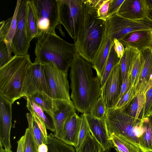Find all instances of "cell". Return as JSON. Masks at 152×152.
<instances>
[{
    "label": "cell",
    "mask_w": 152,
    "mask_h": 152,
    "mask_svg": "<svg viewBox=\"0 0 152 152\" xmlns=\"http://www.w3.org/2000/svg\"><path fill=\"white\" fill-rule=\"evenodd\" d=\"M24 135L23 152H38V147L28 128L26 129Z\"/></svg>",
    "instance_id": "35"
},
{
    "label": "cell",
    "mask_w": 152,
    "mask_h": 152,
    "mask_svg": "<svg viewBox=\"0 0 152 152\" xmlns=\"http://www.w3.org/2000/svg\"><path fill=\"white\" fill-rule=\"evenodd\" d=\"M25 24L27 37L30 42L39 34L34 14L29 0L27 2Z\"/></svg>",
    "instance_id": "25"
},
{
    "label": "cell",
    "mask_w": 152,
    "mask_h": 152,
    "mask_svg": "<svg viewBox=\"0 0 152 152\" xmlns=\"http://www.w3.org/2000/svg\"><path fill=\"white\" fill-rule=\"evenodd\" d=\"M150 49H151V51H152V46H151V48Z\"/></svg>",
    "instance_id": "52"
},
{
    "label": "cell",
    "mask_w": 152,
    "mask_h": 152,
    "mask_svg": "<svg viewBox=\"0 0 152 152\" xmlns=\"http://www.w3.org/2000/svg\"><path fill=\"white\" fill-rule=\"evenodd\" d=\"M84 114L90 133L101 146L102 152H108L114 147L107 129L106 118H96L89 112Z\"/></svg>",
    "instance_id": "14"
},
{
    "label": "cell",
    "mask_w": 152,
    "mask_h": 152,
    "mask_svg": "<svg viewBox=\"0 0 152 152\" xmlns=\"http://www.w3.org/2000/svg\"><path fill=\"white\" fill-rule=\"evenodd\" d=\"M28 124V128L30 129L37 147L42 143L46 144L47 140L45 138L38 124L32 114L28 113L26 114Z\"/></svg>",
    "instance_id": "30"
},
{
    "label": "cell",
    "mask_w": 152,
    "mask_h": 152,
    "mask_svg": "<svg viewBox=\"0 0 152 152\" xmlns=\"http://www.w3.org/2000/svg\"><path fill=\"white\" fill-rule=\"evenodd\" d=\"M0 152H12L11 149H4L3 146L0 143Z\"/></svg>",
    "instance_id": "49"
},
{
    "label": "cell",
    "mask_w": 152,
    "mask_h": 152,
    "mask_svg": "<svg viewBox=\"0 0 152 152\" xmlns=\"http://www.w3.org/2000/svg\"><path fill=\"white\" fill-rule=\"evenodd\" d=\"M110 35L106 28L102 41L93 63V69L96 70L97 76L101 81L105 64L112 43Z\"/></svg>",
    "instance_id": "20"
},
{
    "label": "cell",
    "mask_w": 152,
    "mask_h": 152,
    "mask_svg": "<svg viewBox=\"0 0 152 152\" xmlns=\"http://www.w3.org/2000/svg\"><path fill=\"white\" fill-rule=\"evenodd\" d=\"M108 152H110L109 151Z\"/></svg>",
    "instance_id": "54"
},
{
    "label": "cell",
    "mask_w": 152,
    "mask_h": 152,
    "mask_svg": "<svg viewBox=\"0 0 152 152\" xmlns=\"http://www.w3.org/2000/svg\"><path fill=\"white\" fill-rule=\"evenodd\" d=\"M145 96V103L140 117L141 120L148 117L152 106V86L146 92Z\"/></svg>",
    "instance_id": "38"
},
{
    "label": "cell",
    "mask_w": 152,
    "mask_h": 152,
    "mask_svg": "<svg viewBox=\"0 0 152 152\" xmlns=\"http://www.w3.org/2000/svg\"><path fill=\"white\" fill-rule=\"evenodd\" d=\"M107 109L104 102L101 96L92 106L89 113L94 117L103 119L105 118Z\"/></svg>",
    "instance_id": "34"
},
{
    "label": "cell",
    "mask_w": 152,
    "mask_h": 152,
    "mask_svg": "<svg viewBox=\"0 0 152 152\" xmlns=\"http://www.w3.org/2000/svg\"><path fill=\"white\" fill-rule=\"evenodd\" d=\"M97 10L88 0L82 5L77 36L74 42L78 53L93 64L106 29V19L98 15Z\"/></svg>",
    "instance_id": "2"
},
{
    "label": "cell",
    "mask_w": 152,
    "mask_h": 152,
    "mask_svg": "<svg viewBox=\"0 0 152 152\" xmlns=\"http://www.w3.org/2000/svg\"><path fill=\"white\" fill-rule=\"evenodd\" d=\"M140 53L136 48L129 47L125 48L118 63L120 67L122 83L130 75L134 64Z\"/></svg>",
    "instance_id": "22"
},
{
    "label": "cell",
    "mask_w": 152,
    "mask_h": 152,
    "mask_svg": "<svg viewBox=\"0 0 152 152\" xmlns=\"http://www.w3.org/2000/svg\"><path fill=\"white\" fill-rule=\"evenodd\" d=\"M32 64L29 55H15L9 62L0 68V94L12 104L23 97L25 79Z\"/></svg>",
    "instance_id": "4"
},
{
    "label": "cell",
    "mask_w": 152,
    "mask_h": 152,
    "mask_svg": "<svg viewBox=\"0 0 152 152\" xmlns=\"http://www.w3.org/2000/svg\"><path fill=\"white\" fill-rule=\"evenodd\" d=\"M145 94L138 93L128 105L121 109L128 115L140 119L141 114L145 103Z\"/></svg>",
    "instance_id": "24"
},
{
    "label": "cell",
    "mask_w": 152,
    "mask_h": 152,
    "mask_svg": "<svg viewBox=\"0 0 152 152\" xmlns=\"http://www.w3.org/2000/svg\"><path fill=\"white\" fill-rule=\"evenodd\" d=\"M120 59L115 51L113 42L110 48L101 81V87L104 85L114 67L119 63Z\"/></svg>",
    "instance_id": "31"
},
{
    "label": "cell",
    "mask_w": 152,
    "mask_h": 152,
    "mask_svg": "<svg viewBox=\"0 0 152 152\" xmlns=\"http://www.w3.org/2000/svg\"><path fill=\"white\" fill-rule=\"evenodd\" d=\"M81 124V118L76 113L70 117L66 121L61 140L75 147L77 146Z\"/></svg>",
    "instance_id": "21"
},
{
    "label": "cell",
    "mask_w": 152,
    "mask_h": 152,
    "mask_svg": "<svg viewBox=\"0 0 152 152\" xmlns=\"http://www.w3.org/2000/svg\"><path fill=\"white\" fill-rule=\"evenodd\" d=\"M81 124L77 145L75 147L76 152H78L80 147L84 142L88 131L89 130L86 119L84 113L80 116Z\"/></svg>",
    "instance_id": "36"
},
{
    "label": "cell",
    "mask_w": 152,
    "mask_h": 152,
    "mask_svg": "<svg viewBox=\"0 0 152 152\" xmlns=\"http://www.w3.org/2000/svg\"><path fill=\"white\" fill-rule=\"evenodd\" d=\"M30 113L32 114L33 116L37 123L39 126L45 137L47 140L48 134L46 131V128L44 122L34 112H31Z\"/></svg>",
    "instance_id": "43"
},
{
    "label": "cell",
    "mask_w": 152,
    "mask_h": 152,
    "mask_svg": "<svg viewBox=\"0 0 152 152\" xmlns=\"http://www.w3.org/2000/svg\"><path fill=\"white\" fill-rule=\"evenodd\" d=\"M90 133L89 130L78 152H102L101 146Z\"/></svg>",
    "instance_id": "32"
},
{
    "label": "cell",
    "mask_w": 152,
    "mask_h": 152,
    "mask_svg": "<svg viewBox=\"0 0 152 152\" xmlns=\"http://www.w3.org/2000/svg\"><path fill=\"white\" fill-rule=\"evenodd\" d=\"M131 86V79L130 75L128 76L122 82L118 100L129 90Z\"/></svg>",
    "instance_id": "42"
},
{
    "label": "cell",
    "mask_w": 152,
    "mask_h": 152,
    "mask_svg": "<svg viewBox=\"0 0 152 152\" xmlns=\"http://www.w3.org/2000/svg\"><path fill=\"white\" fill-rule=\"evenodd\" d=\"M147 10L146 17L152 21V0H145Z\"/></svg>",
    "instance_id": "45"
},
{
    "label": "cell",
    "mask_w": 152,
    "mask_h": 152,
    "mask_svg": "<svg viewBox=\"0 0 152 152\" xmlns=\"http://www.w3.org/2000/svg\"><path fill=\"white\" fill-rule=\"evenodd\" d=\"M122 83L120 67L118 63L114 67L101 88V96L107 109L115 108Z\"/></svg>",
    "instance_id": "12"
},
{
    "label": "cell",
    "mask_w": 152,
    "mask_h": 152,
    "mask_svg": "<svg viewBox=\"0 0 152 152\" xmlns=\"http://www.w3.org/2000/svg\"><path fill=\"white\" fill-rule=\"evenodd\" d=\"M124 0H111L108 12V17L117 14Z\"/></svg>",
    "instance_id": "40"
},
{
    "label": "cell",
    "mask_w": 152,
    "mask_h": 152,
    "mask_svg": "<svg viewBox=\"0 0 152 152\" xmlns=\"http://www.w3.org/2000/svg\"><path fill=\"white\" fill-rule=\"evenodd\" d=\"M106 28L111 41L119 40L127 34L134 31L152 29V21L147 17L139 20L123 18L117 14L106 19Z\"/></svg>",
    "instance_id": "7"
},
{
    "label": "cell",
    "mask_w": 152,
    "mask_h": 152,
    "mask_svg": "<svg viewBox=\"0 0 152 152\" xmlns=\"http://www.w3.org/2000/svg\"><path fill=\"white\" fill-rule=\"evenodd\" d=\"M114 48L118 57L121 58L124 53L125 47L117 39H114Z\"/></svg>",
    "instance_id": "44"
},
{
    "label": "cell",
    "mask_w": 152,
    "mask_h": 152,
    "mask_svg": "<svg viewBox=\"0 0 152 152\" xmlns=\"http://www.w3.org/2000/svg\"><path fill=\"white\" fill-rule=\"evenodd\" d=\"M38 92H43L51 97L43 64L34 62L26 74L22 90L23 97L30 96Z\"/></svg>",
    "instance_id": "9"
},
{
    "label": "cell",
    "mask_w": 152,
    "mask_h": 152,
    "mask_svg": "<svg viewBox=\"0 0 152 152\" xmlns=\"http://www.w3.org/2000/svg\"><path fill=\"white\" fill-rule=\"evenodd\" d=\"M111 0H105L101 7L97 10L98 16L106 19L108 17V12L109 4Z\"/></svg>",
    "instance_id": "41"
},
{
    "label": "cell",
    "mask_w": 152,
    "mask_h": 152,
    "mask_svg": "<svg viewBox=\"0 0 152 152\" xmlns=\"http://www.w3.org/2000/svg\"><path fill=\"white\" fill-rule=\"evenodd\" d=\"M93 64L78 54L70 66V98L76 110L89 113L101 95V83L94 75Z\"/></svg>",
    "instance_id": "1"
},
{
    "label": "cell",
    "mask_w": 152,
    "mask_h": 152,
    "mask_svg": "<svg viewBox=\"0 0 152 152\" xmlns=\"http://www.w3.org/2000/svg\"><path fill=\"white\" fill-rule=\"evenodd\" d=\"M152 114V106L151 107V110H150V113H149L148 116L150 115L151 114Z\"/></svg>",
    "instance_id": "51"
},
{
    "label": "cell",
    "mask_w": 152,
    "mask_h": 152,
    "mask_svg": "<svg viewBox=\"0 0 152 152\" xmlns=\"http://www.w3.org/2000/svg\"><path fill=\"white\" fill-rule=\"evenodd\" d=\"M21 0L17 1L12 17L0 23V41H3L7 47L10 57L12 58L11 45L17 24V16Z\"/></svg>",
    "instance_id": "19"
},
{
    "label": "cell",
    "mask_w": 152,
    "mask_h": 152,
    "mask_svg": "<svg viewBox=\"0 0 152 152\" xmlns=\"http://www.w3.org/2000/svg\"><path fill=\"white\" fill-rule=\"evenodd\" d=\"M46 144L48 152H76L73 146L56 138L52 133L48 134Z\"/></svg>",
    "instance_id": "28"
},
{
    "label": "cell",
    "mask_w": 152,
    "mask_h": 152,
    "mask_svg": "<svg viewBox=\"0 0 152 152\" xmlns=\"http://www.w3.org/2000/svg\"><path fill=\"white\" fill-rule=\"evenodd\" d=\"M9 55L6 44L3 41H0V68L9 62L12 59Z\"/></svg>",
    "instance_id": "39"
},
{
    "label": "cell",
    "mask_w": 152,
    "mask_h": 152,
    "mask_svg": "<svg viewBox=\"0 0 152 152\" xmlns=\"http://www.w3.org/2000/svg\"><path fill=\"white\" fill-rule=\"evenodd\" d=\"M110 137L117 152H145L139 145L120 135H112Z\"/></svg>",
    "instance_id": "23"
},
{
    "label": "cell",
    "mask_w": 152,
    "mask_h": 152,
    "mask_svg": "<svg viewBox=\"0 0 152 152\" xmlns=\"http://www.w3.org/2000/svg\"><path fill=\"white\" fill-rule=\"evenodd\" d=\"M43 65L52 98L71 100L67 73L60 70L52 63L43 64Z\"/></svg>",
    "instance_id": "10"
},
{
    "label": "cell",
    "mask_w": 152,
    "mask_h": 152,
    "mask_svg": "<svg viewBox=\"0 0 152 152\" xmlns=\"http://www.w3.org/2000/svg\"><path fill=\"white\" fill-rule=\"evenodd\" d=\"M27 0H21L17 16L16 31L12 40V52L17 56H27L30 42L27 36L25 16Z\"/></svg>",
    "instance_id": "11"
},
{
    "label": "cell",
    "mask_w": 152,
    "mask_h": 152,
    "mask_svg": "<svg viewBox=\"0 0 152 152\" xmlns=\"http://www.w3.org/2000/svg\"><path fill=\"white\" fill-rule=\"evenodd\" d=\"M34 62L52 63L67 73L75 56L78 54L75 44L69 43L56 34L44 32L37 38Z\"/></svg>",
    "instance_id": "3"
},
{
    "label": "cell",
    "mask_w": 152,
    "mask_h": 152,
    "mask_svg": "<svg viewBox=\"0 0 152 152\" xmlns=\"http://www.w3.org/2000/svg\"><path fill=\"white\" fill-rule=\"evenodd\" d=\"M142 120L144 131L139 138L140 146L145 152L152 151V124L148 118Z\"/></svg>",
    "instance_id": "27"
},
{
    "label": "cell",
    "mask_w": 152,
    "mask_h": 152,
    "mask_svg": "<svg viewBox=\"0 0 152 152\" xmlns=\"http://www.w3.org/2000/svg\"><path fill=\"white\" fill-rule=\"evenodd\" d=\"M55 106L51 119L54 128V135L61 140L65 124L68 119L76 112L72 101L65 99H54Z\"/></svg>",
    "instance_id": "13"
},
{
    "label": "cell",
    "mask_w": 152,
    "mask_h": 152,
    "mask_svg": "<svg viewBox=\"0 0 152 152\" xmlns=\"http://www.w3.org/2000/svg\"><path fill=\"white\" fill-rule=\"evenodd\" d=\"M145 0H124L117 14L123 18L139 20L146 17Z\"/></svg>",
    "instance_id": "17"
},
{
    "label": "cell",
    "mask_w": 152,
    "mask_h": 152,
    "mask_svg": "<svg viewBox=\"0 0 152 152\" xmlns=\"http://www.w3.org/2000/svg\"><path fill=\"white\" fill-rule=\"evenodd\" d=\"M29 0L35 16L39 35L44 32L56 34L55 28L59 24V0Z\"/></svg>",
    "instance_id": "6"
},
{
    "label": "cell",
    "mask_w": 152,
    "mask_h": 152,
    "mask_svg": "<svg viewBox=\"0 0 152 152\" xmlns=\"http://www.w3.org/2000/svg\"><path fill=\"white\" fill-rule=\"evenodd\" d=\"M28 97L40 107L51 119L53 118L55 106L54 99L43 92L36 93Z\"/></svg>",
    "instance_id": "26"
},
{
    "label": "cell",
    "mask_w": 152,
    "mask_h": 152,
    "mask_svg": "<svg viewBox=\"0 0 152 152\" xmlns=\"http://www.w3.org/2000/svg\"><path fill=\"white\" fill-rule=\"evenodd\" d=\"M88 1L93 7L97 10L103 4L105 0H88Z\"/></svg>",
    "instance_id": "46"
},
{
    "label": "cell",
    "mask_w": 152,
    "mask_h": 152,
    "mask_svg": "<svg viewBox=\"0 0 152 152\" xmlns=\"http://www.w3.org/2000/svg\"><path fill=\"white\" fill-rule=\"evenodd\" d=\"M144 62L143 56L140 52L134 64L130 74L132 86L135 88L138 83Z\"/></svg>",
    "instance_id": "33"
},
{
    "label": "cell",
    "mask_w": 152,
    "mask_h": 152,
    "mask_svg": "<svg viewBox=\"0 0 152 152\" xmlns=\"http://www.w3.org/2000/svg\"><path fill=\"white\" fill-rule=\"evenodd\" d=\"M12 104L0 94V143L11 149L10 134L12 126Z\"/></svg>",
    "instance_id": "15"
},
{
    "label": "cell",
    "mask_w": 152,
    "mask_h": 152,
    "mask_svg": "<svg viewBox=\"0 0 152 152\" xmlns=\"http://www.w3.org/2000/svg\"><path fill=\"white\" fill-rule=\"evenodd\" d=\"M125 48L129 47L139 52L150 48L152 45V29L138 30L126 34L118 40Z\"/></svg>",
    "instance_id": "16"
},
{
    "label": "cell",
    "mask_w": 152,
    "mask_h": 152,
    "mask_svg": "<svg viewBox=\"0 0 152 152\" xmlns=\"http://www.w3.org/2000/svg\"><path fill=\"white\" fill-rule=\"evenodd\" d=\"M136 94L135 87L132 86L129 90L118 100L115 108H124L131 102Z\"/></svg>",
    "instance_id": "37"
},
{
    "label": "cell",
    "mask_w": 152,
    "mask_h": 152,
    "mask_svg": "<svg viewBox=\"0 0 152 152\" xmlns=\"http://www.w3.org/2000/svg\"><path fill=\"white\" fill-rule=\"evenodd\" d=\"M25 135L22 136L17 142L18 147L17 152H23Z\"/></svg>",
    "instance_id": "47"
},
{
    "label": "cell",
    "mask_w": 152,
    "mask_h": 152,
    "mask_svg": "<svg viewBox=\"0 0 152 152\" xmlns=\"http://www.w3.org/2000/svg\"><path fill=\"white\" fill-rule=\"evenodd\" d=\"M38 152H48V148L46 144L42 143L38 147Z\"/></svg>",
    "instance_id": "48"
},
{
    "label": "cell",
    "mask_w": 152,
    "mask_h": 152,
    "mask_svg": "<svg viewBox=\"0 0 152 152\" xmlns=\"http://www.w3.org/2000/svg\"><path fill=\"white\" fill-rule=\"evenodd\" d=\"M150 120V121L152 124V114L149 115L148 117Z\"/></svg>",
    "instance_id": "50"
},
{
    "label": "cell",
    "mask_w": 152,
    "mask_h": 152,
    "mask_svg": "<svg viewBox=\"0 0 152 152\" xmlns=\"http://www.w3.org/2000/svg\"><path fill=\"white\" fill-rule=\"evenodd\" d=\"M24 98L26 100V107L30 113H35L44 122L46 128L54 133V128L53 122L48 118L45 114L43 110L36 104L29 97Z\"/></svg>",
    "instance_id": "29"
},
{
    "label": "cell",
    "mask_w": 152,
    "mask_h": 152,
    "mask_svg": "<svg viewBox=\"0 0 152 152\" xmlns=\"http://www.w3.org/2000/svg\"><path fill=\"white\" fill-rule=\"evenodd\" d=\"M148 152H152V151H148Z\"/></svg>",
    "instance_id": "53"
},
{
    "label": "cell",
    "mask_w": 152,
    "mask_h": 152,
    "mask_svg": "<svg viewBox=\"0 0 152 152\" xmlns=\"http://www.w3.org/2000/svg\"><path fill=\"white\" fill-rule=\"evenodd\" d=\"M140 52L144 62L135 90L136 94L139 92L145 94L152 86V52L150 48Z\"/></svg>",
    "instance_id": "18"
},
{
    "label": "cell",
    "mask_w": 152,
    "mask_h": 152,
    "mask_svg": "<svg viewBox=\"0 0 152 152\" xmlns=\"http://www.w3.org/2000/svg\"><path fill=\"white\" fill-rule=\"evenodd\" d=\"M84 0H59V24L64 27L74 42L77 37Z\"/></svg>",
    "instance_id": "8"
},
{
    "label": "cell",
    "mask_w": 152,
    "mask_h": 152,
    "mask_svg": "<svg viewBox=\"0 0 152 152\" xmlns=\"http://www.w3.org/2000/svg\"><path fill=\"white\" fill-rule=\"evenodd\" d=\"M105 118L110 136L120 135L140 146L139 138L144 131L142 120L116 108L107 109Z\"/></svg>",
    "instance_id": "5"
}]
</instances>
